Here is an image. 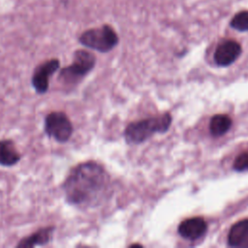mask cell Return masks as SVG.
Wrapping results in <instances>:
<instances>
[{
  "label": "cell",
  "instance_id": "1",
  "mask_svg": "<svg viewBox=\"0 0 248 248\" xmlns=\"http://www.w3.org/2000/svg\"><path fill=\"white\" fill-rule=\"evenodd\" d=\"M68 203L78 207L99 205L109 194L110 177L99 163H80L71 170L63 183Z\"/></svg>",
  "mask_w": 248,
  "mask_h": 248
},
{
  "label": "cell",
  "instance_id": "2",
  "mask_svg": "<svg viewBox=\"0 0 248 248\" xmlns=\"http://www.w3.org/2000/svg\"><path fill=\"white\" fill-rule=\"evenodd\" d=\"M171 123V116L164 113L131 122L124 130V138L129 144H139L148 140L155 133H165Z\"/></svg>",
  "mask_w": 248,
  "mask_h": 248
},
{
  "label": "cell",
  "instance_id": "3",
  "mask_svg": "<svg viewBox=\"0 0 248 248\" xmlns=\"http://www.w3.org/2000/svg\"><path fill=\"white\" fill-rule=\"evenodd\" d=\"M78 42L85 47L105 53L118 45L119 38L112 26L103 24L100 27L90 28L82 32L78 37Z\"/></svg>",
  "mask_w": 248,
  "mask_h": 248
},
{
  "label": "cell",
  "instance_id": "4",
  "mask_svg": "<svg viewBox=\"0 0 248 248\" xmlns=\"http://www.w3.org/2000/svg\"><path fill=\"white\" fill-rule=\"evenodd\" d=\"M96 57L85 49H78L74 53V61L71 65L63 68L58 79L65 86L77 85L95 66Z\"/></svg>",
  "mask_w": 248,
  "mask_h": 248
},
{
  "label": "cell",
  "instance_id": "5",
  "mask_svg": "<svg viewBox=\"0 0 248 248\" xmlns=\"http://www.w3.org/2000/svg\"><path fill=\"white\" fill-rule=\"evenodd\" d=\"M45 132L58 142H66L73 135L74 128L66 113L52 111L45 118Z\"/></svg>",
  "mask_w": 248,
  "mask_h": 248
},
{
  "label": "cell",
  "instance_id": "6",
  "mask_svg": "<svg viewBox=\"0 0 248 248\" xmlns=\"http://www.w3.org/2000/svg\"><path fill=\"white\" fill-rule=\"evenodd\" d=\"M60 66L56 58L48 59L36 67L34 70L31 82L38 94H45L49 86V77H51Z\"/></svg>",
  "mask_w": 248,
  "mask_h": 248
},
{
  "label": "cell",
  "instance_id": "7",
  "mask_svg": "<svg viewBox=\"0 0 248 248\" xmlns=\"http://www.w3.org/2000/svg\"><path fill=\"white\" fill-rule=\"evenodd\" d=\"M241 53V46L232 40H227L219 44L215 52L214 60L219 66H229L233 63Z\"/></svg>",
  "mask_w": 248,
  "mask_h": 248
},
{
  "label": "cell",
  "instance_id": "8",
  "mask_svg": "<svg viewBox=\"0 0 248 248\" xmlns=\"http://www.w3.org/2000/svg\"><path fill=\"white\" fill-rule=\"evenodd\" d=\"M207 230V225L205 221L201 217H193L182 221L178 227L179 234L190 240H195L202 235Z\"/></svg>",
  "mask_w": 248,
  "mask_h": 248
},
{
  "label": "cell",
  "instance_id": "9",
  "mask_svg": "<svg viewBox=\"0 0 248 248\" xmlns=\"http://www.w3.org/2000/svg\"><path fill=\"white\" fill-rule=\"evenodd\" d=\"M230 246H248V219L233 224L228 234Z\"/></svg>",
  "mask_w": 248,
  "mask_h": 248
},
{
  "label": "cell",
  "instance_id": "10",
  "mask_svg": "<svg viewBox=\"0 0 248 248\" xmlns=\"http://www.w3.org/2000/svg\"><path fill=\"white\" fill-rule=\"evenodd\" d=\"M54 227L53 226H48L46 228H43L33 234H31L28 237L23 238L21 241H19L16 245V247L20 248H30L38 245H45L48 243L53 235L54 232Z\"/></svg>",
  "mask_w": 248,
  "mask_h": 248
},
{
  "label": "cell",
  "instance_id": "11",
  "mask_svg": "<svg viewBox=\"0 0 248 248\" xmlns=\"http://www.w3.org/2000/svg\"><path fill=\"white\" fill-rule=\"evenodd\" d=\"M20 160V153L11 140H0V165L11 167Z\"/></svg>",
  "mask_w": 248,
  "mask_h": 248
},
{
  "label": "cell",
  "instance_id": "12",
  "mask_svg": "<svg viewBox=\"0 0 248 248\" xmlns=\"http://www.w3.org/2000/svg\"><path fill=\"white\" fill-rule=\"evenodd\" d=\"M232 126V119L226 114L214 115L209 123V130L212 136L220 137L227 133Z\"/></svg>",
  "mask_w": 248,
  "mask_h": 248
},
{
  "label": "cell",
  "instance_id": "13",
  "mask_svg": "<svg viewBox=\"0 0 248 248\" xmlns=\"http://www.w3.org/2000/svg\"><path fill=\"white\" fill-rule=\"evenodd\" d=\"M230 24L237 31H248V11H241L235 14Z\"/></svg>",
  "mask_w": 248,
  "mask_h": 248
},
{
  "label": "cell",
  "instance_id": "14",
  "mask_svg": "<svg viewBox=\"0 0 248 248\" xmlns=\"http://www.w3.org/2000/svg\"><path fill=\"white\" fill-rule=\"evenodd\" d=\"M233 169L237 171L248 170V150L240 153L234 160Z\"/></svg>",
  "mask_w": 248,
  "mask_h": 248
}]
</instances>
